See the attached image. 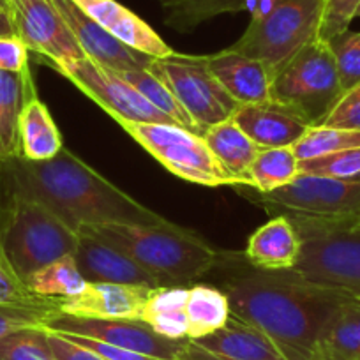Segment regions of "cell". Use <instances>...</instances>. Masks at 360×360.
I'll list each match as a JSON object with an SVG mask.
<instances>
[{
  "mask_svg": "<svg viewBox=\"0 0 360 360\" xmlns=\"http://www.w3.org/2000/svg\"><path fill=\"white\" fill-rule=\"evenodd\" d=\"M48 299H39L29 290L27 283L16 274L11 262L0 245V304H41Z\"/></svg>",
  "mask_w": 360,
  "mask_h": 360,
  "instance_id": "38",
  "label": "cell"
},
{
  "mask_svg": "<svg viewBox=\"0 0 360 360\" xmlns=\"http://www.w3.org/2000/svg\"><path fill=\"white\" fill-rule=\"evenodd\" d=\"M46 330L60 334L85 335L119 348L143 353L159 360H175L189 339H168L152 330L140 320L122 318H85L55 313L43 325Z\"/></svg>",
  "mask_w": 360,
  "mask_h": 360,
  "instance_id": "13",
  "label": "cell"
},
{
  "mask_svg": "<svg viewBox=\"0 0 360 360\" xmlns=\"http://www.w3.org/2000/svg\"><path fill=\"white\" fill-rule=\"evenodd\" d=\"M29 48L15 34H0V71H29Z\"/></svg>",
  "mask_w": 360,
  "mask_h": 360,
  "instance_id": "40",
  "label": "cell"
},
{
  "mask_svg": "<svg viewBox=\"0 0 360 360\" xmlns=\"http://www.w3.org/2000/svg\"><path fill=\"white\" fill-rule=\"evenodd\" d=\"M8 23L11 34L58 69L85 57L53 0H9Z\"/></svg>",
  "mask_w": 360,
  "mask_h": 360,
  "instance_id": "12",
  "label": "cell"
},
{
  "mask_svg": "<svg viewBox=\"0 0 360 360\" xmlns=\"http://www.w3.org/2000/svg\"><path fill=\"white\" fill-rule=\"evenodd\" d=\"M152 290L147 286L89 283L78 295L57 300V306L60 313L72 316L140 320Z\"/></svg>",
  "mask_w": 360,
  "mask_h": 360,
  "instance_id": "17",
  "label": "cell"
},
{
  "mask_svg": "<svg viewBox=\"0 0 360 360\" xmlns=\"http://www.w3.org/2000/svg\"><path fill=\"white\" fill-rule=\"evenodd\" d=\"M89 18L108 30L113 37L122 41L133 50L150 55L152 58H165L175 53L173 48L148 25L117 0H72Z\"/></svg>",
  "mask_w": 360,
  "mask_h": 360,
  "instance_id": "18",
  "label": "cell"
},
{
  "mask_svg": "<svg viewBox=\"0 0 360 360\" xmlns=\"http://www.w3.org/2000/svg\"><path fill=\"white\" fill-rule=\"evenodd\" d=\"M338 65L342 89L349 90L360 83V32L346 30L328 41Z\"/></svg>",
  "mask_w": 360,
  "mask_h": 360,
  "instance_id": "36",
  "label": "cell"
},
{
  "mask_svg": "<svg viewBox=\"0 0 360 360\" xmlns=\"http://www.w3.org/2000/svg\"><path fill=\"white\" fill-rule=\"evenodd\" d=\"M221 286L233 316L255 325L281 348L286 360H314L318 338L349 297L309 285L292 272H265L224 255Z\"/></svg>",
  "mask_w": 360,
  "mask_h": 360,
  "instance_id": "1",
  "label": "cell"
},
{
  "mask_svg": "<svg viewBox=\"0 0 360 360\" xmlns=\"http://www.w3.org/2000/svg\"><path fill=\"white\" fill-rule=\"evenodd\" d=\"M0 179L9 193L43 203L76 233L110 223H169L65 148L48 161L20 155L0 162Z\"/></svg>",
  "mask_w": 360,
  "mask_h": 360,
  "instance_id": "2",
  "label": "cell"
},
{
  "mask_svg": "<svg viewBox=\"0 0 360 360\" xmlns=\"http://www.w3.org/2000/svg\"><path fill=\"white\" fill-rule=\"evenodd\" d=\"M2 202H4V188H2V182H0V209H2Z\"/></svg>",
  "mask_w": 360,
  "mask_h": 360,
  "instance_id": "46",
  "label": "cell"
},
{
  "mask_svg": "<svg viewBox=\"0 0 360 360\" xmlns=\"http://www.w3.org/2000/svg\"><path fill=\"white\" fill-rule=\"evenodd\" d=\"M359 147L360 131L328 126H313L307 129V133L292 148L299 161H306V159L321 158V155L335 154V152Z\"/></svg>",
  "mask_w": 360,
  "mask_h": 360,
  "instance_id": "32",
  "label": "cell"
},
{
  "mask_svg": "<svg viewBox=\"0 0 360 360\" xmlns=\"http://www.w3.org/2000/svg\"><path fill=\"white\" fill-rule=\"evenodd\" d=\"M233 120L262 148H292L311 127L297 113L272 99L240 105Z\"/></svg>",
  "mask_w": 360,
  "mask_h": 360,
  "instance_id": "19",
  "label": "cell"
},
{
  "mask_svg": "<svg viewBox=\"0 0 360 360\" xmlns=\"http://www.w3.org/2000/svg\"><path fill=\"white\" fill-rule=\"evenodd\" d=\"M356 18H360V8H359V11H356Z\"/></svg>",
  "mask_w": 360,
  "mask_h": 360,
  "instance_id": "47",
  "label": "cell"
},
{
  "mask_svg": "<svg viewBox=\"0 0 360 360\" xmlns=\"http://www.w3.org/2000/svg\"><path fill=\"white\" fill-rule=\"evenodd\" d=\"M195 342L224 360H286L281 348L265 332L233 314L224 327Z\"/></svg>",
  "mask_w": 360,
  "mask_h": 360,
  "instance_id": "21",
  "label": "cell"
},
{
  "mask_svg": "<svg viewBox=\"0 0 360 360\" xmlns=\"http://www.w3.org/2000/svg\"><path fill=\"white\" fill-rule=\"evenodd\" d=\"M60 313L57 300L41 304H0V339L22 328L43 327L44 321Z\"/></svg>",
  "mask_w": 360,
  "mask_h": 360,
  "instance_id": "35",
  "label": "cell"
},
{
  "mask_svg": "<svg viewBox=\"0 0 360 360\" xmlns=\"http://www.w3.org/2000/svg\"><path fill=\"white\" fill-rule=\"evenodd\" d=\"M189 286H159L145 302L140 321L168 339H188Z\"/></svg>",
  "mask_w": 360,
  "mask_h": 360,
  "instance_id": "26",
  "label": "cell"
},
{
  "mask_svg": "<svg viewBox=\"0 0 360 360\" xmlns=\"http://www.w3.org/2000/svg\"><path fill=\"white\" fill-rule=\"evenodd\" d=\"M57 334H60V332H57ZM60 335H64V338L69 339V341L76 342V345L83 346V348L90 349V352H94L96 355L103 356L105 360H159V359H154V356L143 355V353L131 352V349H124V348H119V346L108 345V342L98 341V339L85 338V335H75V334H60Z\"/></svg>",
  "mask_w": 360,
  "mask_h": 360,
  "instance_id": "41",
  "label": "cell"
},
{
  "mask_svg": "<svg viewBox=\"0 0 360 360\" xmlns=\"http://www.w3.org/2000/svg\"><path fill=\"white\" fill-rule=\"evenodd\" d=\"M34 90L30 69L20 75L0 71V162L22 155L20 115Z\"/></svg>",
  "mask_w": 360,
  "mask_h": 360,
  "instance_id": "23",
  "label": "cell"
},
{
  "mask_svg": "<svg viewBox=\"0 0 360 360\" xmlns=\"http://www.w3.org/2000/svg\"><path fill=\"white\" fill-rule=\"evenodd\" d=\"M175 360H224V359L207 352L205 348H202V346H198L195 341L189 339L186 348L179 353V356H176Z\"/></svg>",
  "mask_w": 360,
  "mask_h": 360,
  "instance_id": "44",
  "label": "cell"
},
{
  "mask_svg": "<svg viewBox=\"0 0 360 360\" xmlns=\"http://www.w3.org/2000/svg\"><path fill=\"white\" fill-rule=\"evenodd\" d=\"M120 127L180 179L207 188L233 186L200 134L176 124H120Z\"/></svg>",
  "mask_w": 360,
  "mask_h": 360,
  "instance_id": "9",
  "label": "cell"
},
{
  "mask_svg": "<svg viewBox=\"0 0 360 360\" xmlns=\"http://www.w3.org/2000/svg\"><path fill=\"white\" fill-rule=\"evenodd\" d=\"M359 8L360 0H323L318 39L328 43L330 39L349 30V25L356 18Z\"/></svg>",
  "mask_w": 360,
  "mask_h": 360,
  "instance_id": "37",
  "label": "cell"
},
{
  "mask_svg": "<svg viewBox=\"0 0 360 360\" xmlns=\"http://www.w3.org/2000/svg\"><path fill=\"white\" fill-rule=\"evenodd\" d=\"M20 147L22 158L29 161H48L62 150V134L50 110L34 90L20 115Z\"/></svg>",
  "mask_w": 360,
  "mask_h": 360,
  "instance_id": "24",
  "label": "cell"
},
{
  "mask_svg": "<svg viewBox=\"0 0 360 360\" xmlns=\"http://www.w3.org/2000/svg\"><path fill=\"white\" fill-rule=\"evenodd\" d=\"M78 237L43 203L9 193L4 188L0 245L23 281L64 256H75Z\"/></svg>",
  "mask_w": 360,
  "mask_h": 360,
  "instance_id": "4",
  "label": "cell"
},
{
  "mask_svg": "<svg viewBox=\"0 0 360 360\" xmlns=\"http://www.w3.org/2000/svg\"><path fill=\"white\" fill-rule=\"evenodd\" d=\"M300 249L302 237L293 221L285 214H278L249 237L244 258L258 270L286 272L297 265Z\"/></svg>",
  "mask_w": 360,
  "mask_h": 360,
  "instance_id": "20",
  "label": "cell"
},
{
  "mask_svg": "<svg viewBox=\"0 0 360 360\" xmlns=\"http://www.w3.org/2000/svg\"><path fill=\"white\" fill-rule=\"evenodd\" d=\"M165 9V23L179 32H189L200 23L223 13L244 11V0H158Z\"/></svg>",
  "mask_w": 360,
  "mask_h": 360,
  "instance_id": "30",
  "label": "cell"
},
{
  "mask_svg": "<svg viewBox=\"0 0 360 360\" xmlns=\"http://www.w3.org/2000/svg\"><path fill=\"white\" fill-rule=\"evenodd\" d=\"M86 58L112 71L148 69L154 58L133 50L85 15L72 0H53Z\"/></svg>",
  "mask_w": 360,
  "mask_h": 360,
  "instance_id": "14",
  "label": "cell"
},
{
  "mask_svg": "<svg viewBox=\"0 0 360 360\" xmlns=\"http://www.w3.org/2000/svg\"><path fill=\"white\" fill-rule=\"evenodd\" d=\"M299 173H309V175L342 180L349 184H360V147L299 161Z\"/></svg>",
  "mask_w": 360,
  "mask_h": 360,
  "instance_id": "34",
  "label": "cell"
},
{
  "mask_svg": "<svg viewBox=\"0 0 360 360\" xmlns=\"http://www.w3.org/2000/svg\"><path fill=\"white\" fill-rule=\"evenodd\" d=\"M79 233H90L126 252L129 258L161 286H193L196 279L210 274L223 263L224 255L202 235L175 223L154 224H98L85 226Z\"/></svg>",
  "mask_w": 360,
  "mask_h": 360,
  "instance_id": "3",
  "label": "cell"
},
{
  "mask_svg": "<svg viewBox=\"0 0 360 360\" xmlns=\"http://www.w3.org/2000/svg\"><path fill=\"white\" fill-rule=\"evenodd\" d=\"M30 292L39 299L60 300L75 297L86 288L89 281L82 276L75 256H64L50 265L43 266L27 279Z\"/></svg>",
  "mask_w": 360,
  "mask_h": 360,
  "instance_id": "28",
  "label": "cell"
},
{
  "mask_svg": "<svg viewBox=\"0 0 360 360\" xmlns=\"http://www.w3.org/2000/svg\"><path fill=\"white\" fill-rule=\"evenodd\" d=\"M75 262L89 283H113V285L147 286L159 288L158 279L148 274L133 258L113 248L96 235L78 233Z\"/></svg>",
  "mask_w": 360,
  "mask_h": 360,
  "instance_id": "15",
  "label": "cell"
},
{
  "mask_svg": "<svg viewBox=\"0 0 360 360\" xmlns=\"http://www.w3.org/2000/svg\"><path fill=\"white\" fill-rule=\"evenodd\" d=\"M48 342H50L55 360H105L103 356L96 355L94 352H90V349L69 341L64 335L57 334V332L48 330Z\"/></svg>",
  "mask_w": 360,
  "mask_h": 360,
  "instance_id": "42",
  "label": "cell"
},
{
  "mask_svg": "<svg viewBox=\"0 0 360 360\" xmlns=\"http://www.w3.org/2000/svg\"><path fill=\"white\" fill-rule=\"evenodd\" d=\"M328 223H332V221H328ZM334 224H339V226H346V228H353V230L360 231V212L356 214L355 217H352L349 221H346V223H334Z\"/></svg>",
  "mask_w": 360,
  "mask_h": 360,
  "instance_id": "45",
  "label": "cell"
},
{
  "mask_svg": "<svg viewBox=\"0 0 360 360\" xmlns=\"http://www.w3.org/2000/svg\"><path fill=\"white\" fill-rule=\"evenodd\" d=\"M279 0H244V11L251 15V22H259L276 8Z\"/></svg>",
  "mask_w": 360,
  "mask_h": 360,
  "instance_id": "43",
  "label": "cell"
},
{
  "mask_svg": "<svg viewBox=\"0 0 360 360\" xmlns=\"http://www.w3.org/2000/svg\"><path fill=\"white\" fill-rule=\"evenodd\" d=\"M342 94L345 89L330 44L314 39L276 72L270 99L313 127L323 124Z\"/></svg>",
  "mask_w": 360,
  "mask_h": 360,
  "instance_id": "6",
  "label": "cell"
},
{
  "mask_svg": "<svg viewBox=\"0 0 360 360\" xmlns=\"http://www.w3.org/2000/svg\"><path fill=\"white\" fill-rule=\"evenodd\" d=\"M148 71L172 90L202 136L216 124L233 119L240 106L214 78L202 57L175 51L169 57L154 58Z\"/></svg>",
  "mask_w": 360,
  "mask_h": 360,
  "instance_id": "8",
  "label": "cell"
},
{
  "mask_svg": "<svg viewBox=\"0 0 360 360\" xmlns=\"http://www.w3.org/2000/svg\"><path fill=\"white\" fill-rule=\"evenodd\" d=\"M321 126L360 131V83L346 90Z\"/></svg>",
  "mask_w": 360,
  "mask_h": 360,
  "instance_id": "39",
  "label": "cell"
},
{
  "mask_svg": "<svg viewBox=\"0 0 360 360\" xmlns=\"http://www.w3.org/2000/svg\"><path fill=\"white\" fill-rule=\"evenodd\" d=\"M297 175L299 159L293 148H262L249 168L248 188L259 193H270L292 182Z\"/></svg>",
  "mask_w": 360,
  "mask_h": 360,
  "instance_id": "29",
  "label": "cell"
},
{
  "mask_svg": "<svg viewBox=\"0 0 360 360\" xmlns=\"http://www.w3.org/2000/svg\"><path fill=\"white\" fill-rule=\"evenodd\" d=\"M0 360H55L44 327L22 328L0 339Z\"/></svg>",
  "mask_w": 360,
  "mask_h": 360,
  "instance_id": "33",
  "label": "cell"
},
{
  "mask_svg": "<svg viewBox=\"0 0 360 360\" xmlns=\"http://www.w3.org/2000/svg\"><path fill=\"white\" fill-rule=\"evenodd\" d=\"M314 360H360V299H346L325 325Z\"/></svg>",
  "mask_w": 360,
  "mask_h": 360,
  "instance_id": "25",
  "label": "cell"
},
{
  "mask_svg": "<svg viewBox=\"0 0 360 360\" xmlns=\"http://www.w3.org/2000/svg\"><path fill=\"white\" fill-rule=\"evenodd\" d=\"M203 140L233 186H249V168L262 147H258L233 119L207 129Z\"/></svg>",
  "mask_w": 360,
  "mask_h": 360,
  "instance_id": "22",
  "label": "cell"
},
{
  "mask_svg": "<svg viewBox=\"0 0 360 360\" xmlns=\"http://www.w3.org/2000/svg\"><path fill=\"white\" fill-rule=\"evenodd\" d=\"M251 202L269 212L346 223L360 212V184L299 173L292 182L270 193L252 189Z\"/></svg>",
  "mask_w": 360,
  "mask_h": 360,
  "instance_id": "10",
  "label": "cell"
},
{
  "mask_svg": "<svg viewBox=\"0 0 360 360\" xmlns=\"http://www.w3.org/2000/svg\"><path fill=\"white\" fill-rule=\"evenodd\" d=\"M302 237L292 270L302 281L339 295L360 299V231L328 221L288 216Z\"/></svg>",
  "mask_w": 360,
  "mask_h": 360,
  "instance_id": "5",
  "label": "cell"
},
{
  "mask_svg": "<svg viewBox=\"0 0 360 360\" xmlns=\"http://www.w3.org/2000/svg\"><path fill=\"white\" fill-rule=\"evenodd\" d=\"M55 71L101 106L117 124H175L115 71L90 58L83 57Z\"/></svg>",
  "mask_w": 360,
  "mask_h": 360,
  "instance_id": "11",
  "label": "cell"
},
{
  "mask_svg": "<svg viewBox=\"0 0 360 360\" xmlns=\"http://www.w3.org/2000/svg\"><path fill=\"white\" fill-rule=\"evenodd\" d=\"M188 339L196 341L226 325L231 311L226 293L212 285H193L188 292Z\"/></svg>",
  "mask_w": 360,
  "mask_h": 360,
  "instance_id": "27",
  "label": "cell"
},
{
  "mask_svg": "<svg viewBox=\"0 0 360 360\" xmlns=\"http://www.w3.org/2000/svg\"><path fill=\"white\" fill-rule=\"evenodd\" d=\"M203 62L238 105H255L270 99L276 71L258 58L226 50L202 55Z\"/></svg>",
  "mask_w": 360,
  "mask_h": 360,
  "instance_id": "16",
  "label": "cell"
},
{
  "mask_svg": "<svg viewBox=\"0 0 360 360\" xmlns=\"http://www.w3.org/2000/svg\"><path fill=\"white\" fill-rule=\"evenodd\" d=\"M117 75L122 79H126L129 85H133L134 89L150 103L152 106L159 110L161 113H165L166 117L173 120L175 124H179L180 127H186V129L193 131V133L200 134V131L196 129V126L193 124V120L189 119L188 112L182 108L176 98L173 96L172 90L161 82L155 75H152L148 69H133V71H115ZM202 136V134H200Z\"/></svg>",
  "mask_w": 360,
  "mask_h": 360,
  "instance_id": "31",
  "label": "cell"
},
{
  "mask_svg": "<svg viewBox=\"0 0 360 360\" xmlns=\"http://www.w3.org/2000/svg\"><path fill=\"white\" fill-rule=\"evenodd\" d=\"M323 0H279L259 22H249L240 39L230 46L258 58L276 72L311 41L318 39Z\"/></svg>",
  "mask_w": 360,
  "mask_h": 360,
  "instance_id": "7",
  "label": "cell"
}]
</instances>
